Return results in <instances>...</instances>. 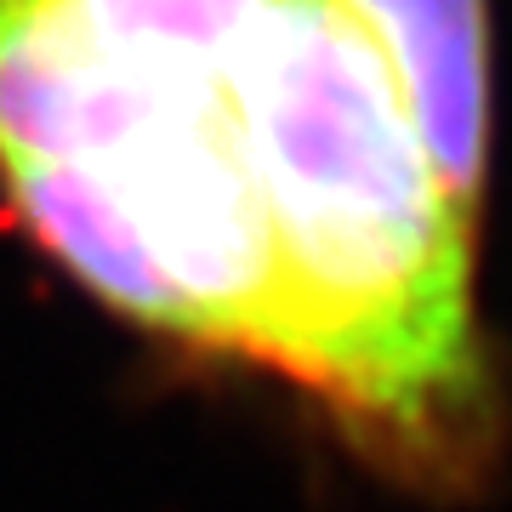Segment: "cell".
Listing matches in <instances>:
<instances>
[{
	"instance_id": "7a4b0ae2",
	"label": "cell",
	"mask_w": 512,
	"mask_h": 512,
	"mask_svg": "<svg viewBox=\"0 0 512 512\" xmlns=\"http://www.w3.org/2000/svg\"><path fill=\"white\" fill-rule=\"evenodd\" d=\"M387 63L427 165L461 217H478L490 74H484V0H336Z\"/></svg>"
},
{
	"instance_id": "6da1fadb",
	"label": "cell",
	"mask_w": 512,
	"mask_h": 512,
	"mask_svg": "<svg viewBox=\"0 0 512 512\" xmlns=\"http://www.w3.org/2000/svg\"><path fill=\"white\" fill-rule=\"evenodd\" d=\"M239 120L285 291V365L376 461L461 478L490 439L473 222L336 0H279Z\"/></svg>"
}]
</instances>
